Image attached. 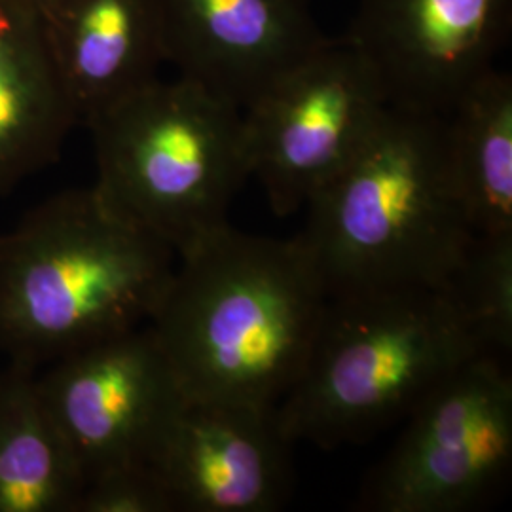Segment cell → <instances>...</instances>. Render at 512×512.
I'll return each instance as SVG.
<instances>
[{
    "label": "cell",
    "instance_id": "cell-12",
    "mask_svg": "<svg viewBox=\"0 0 512 512\" xmlns=\"http://www.w3.org/2000/svg\"><path fill=\"white\" fill-rule=\"evenodd\" d=\"M50 46L82 124L160 78L162 0H44Z\"/></svg>",
    "mask_w": 512,
    "mask_h": 512
},
{
    "label": "cell",
    "instance_id": "cell-1",
    "mask_svg": "<svg viewBox=\"0 0 512 512\" xmlns=\"http://www.w3.org/2000/svg\"><path fill=\"white\" fill-rule=\"evenodd\" d=\"M327 298L300 239L226 224L177 256L148 325L184 397L277 406L304 368Z\"/></svg>",
    "mask_w": 512,
    "mask_h": 512
},
{
    "label": "cell",
    "instance_id": "cell-3",
    "mask_svg": "<svg viewBox=\"0 0 512 512\" xmlns=\"http://www.w3.org/2000/svg\"><path fill=\"white\" fill-rule=\"evenodd\" d=\"M175 266L93 186L59 192L0 236V351L38 368L148 325Z\"/></svg>",
    "mask_w": 512,
    "mask_h": 512
},
{
    "label": "cell",
    "instance_id": "cell-2",
    "mask_svg": "<svg viewBox=\"0 0 512 512\" xmlns=\"http://www.w3.org/2000/svg\"><path fill=\"white\" fill-rule=\"evenodd\" d=\"M306 207L298 239L329 296L444 291L476 236L450 179L444 116L391 105Z\"/></svg>",
    "mask_w": 512,
    "mask_h": 512
},
{
    "label": "cell",
    "instance_id": "cell-5",
    "mask_svg": "<svg viewBox=\"0 0 512 512\" xmlns=\"http://www.w3.org/2000/svg\"><path fill=\"white\" fill-rule=\"evenodd\" d=\"M88 128L97 194L177 256L228 224L251 177L243 110L184 76L154 80Z\"/></svg>",
    "mask_w": 512,
    "mask_h": 512
},
{
    "label": "cell",
    "instance_id": "cell-16",
    "mask_svg": "<svg viewBox=\"0 0 512 512\" xmlns=\"http://www.w3.org/2000/svg\"><path fill=\"white\" fill-rule=\"evenodd\" d=\"M444 293L478 348L505 357L512 349V234L475 236Z\"/></svg>",
    "mask_w": 512,
    "mask_h": 512
},
{
    "label": "cell",
    "instance_id": "cell-18",
    "mask_svg": "<svg viewBox=\"0 0 512 512\" xmlns=\"http://www.w3.org/2000/svg\"><path fill=\"white\" fill-rule=\"evenodd\" d=\"M35 2H37L38 8H40V6H42V4H44V0H35Z\"/></svg>",
    "mask_w": 512,
    "mask_h": 512
},
{
    "label": "cell",
    "instance_id": "cell-10",
    "mask_svg": "<svg viewBox=\"0 0 512 512\" xmlns=\"http://www.w3.org/2000/svg\"><path fill=\"white\" fill-rule=\"evenodd\" d=\"M275 408L184 397L150 461L173 512H272L285 503L294 444Z\"/></svg>",
    "mask_w": 512,
    "mask_h": 512
},
{
    "label": "cell",
    "instance_id": "cell-13",
    "mask_svg": "<svg viewBox=\"0 0 512 512\" xmlns=\"http://www.w3.org/2000/svg\"><path fill=\"white\" fill-rule=\"evenodd\" d=\"M80 124L35 0H0V194L57 162Z\"/></svg>",
    "mask_w": 512,
    "mask_h": 512
},
{
    "label": "cell",
    "instance_id": "cell-17",
    "mask_svg": "<svg viewBox=\"0 0 512 512\" xmlns=\"http://www.w3.org/2000/svg\"><path fill=\"white\" fill-rule=\"evenodd\" d=\"M76 512H173L152 465H135L86 482Z\"/></svg>",
    "mask_w": 512,
    "mask_h": 512
},
{
    "label": "cell",
    "instance_id": "cell-11",
    "mask_svg": "<svg viewBox=\"0 0 512 512\" xmlns=\"http://www.w3.org/2000/svg\"><path fill=\"white\" fill-rule=\"evenodd\" d=\"M162 8L167 63L241 110L329 38L310 0H162Z\"/></svg>",
    "mask_w": 512,
    "mask_h": 512
},
{
    "label": "cell",
    "instance_id": "cell-9",
    "mask_svg": "<svg viewBox=\"0 0 512 512\" xmlns=\"http://www.w3.org/2000/svg\"><path fill=\"white\" fill-rule=\"evenodd\" d=\"M511 27L512 0H359L346 38L387 105L446 116L494 69Z\"/></svg>",
    "mask_w": 512,
    "mask_h": 512
},
{
    "label": "cell",
    "instance_id": "cell-8",
    "mask_svg": "<svg viewBox=\"0 0 512 512\" xmlns=\"http://www.w3.org/2000/svg\"><path fill=\"white\" fill-rule=\"evenodd\" d=\"M38 385L84 482L150 465L183 389L150 325L55 359ZM86 486V484H84Z\"/></svg>",
    "mask_w": 512,
    "mask_h": 512
},
{
    "label": "cell",
    "instance_id": "cell-7",
    "mask_svg": "<svg viewBox=\"0 0 512 512\" xmlns=\"http://www.w3.org/2000/svg\"><path fill=\"white\" fill-rule=\"evenodd\" d=\"M387 107L348 38H327L243 109L251 177L275 215L300 211L348 162Z\"/></svg>",
    "mask_w": 512,
    "mask_h": 512
},
{
    "label": "cell",
    "instance_id": "cell-15",
    "mask_svg": "<svg viewBox=\"0 0 512 512\" xmlns=\"http://www.w3.org/2000/svg\"><path fill=\"white\" fill-rule=\"evenodd\" d=\"M454 192L476 236L512 234V78L492 69L444 116Z\"/></svg>",
    "mask_w": 512,
    "mask_h": 512
},
{
    "label": "cell",
    "instance_id": "cell-14",
    "mask_svg": "<svg viewBox=\"0 0 512 512\" xmlns=\"http://www.w3.org/2000/svg\"><path fill=\"white\" fill-rule=\"evenodd\" d=\"M84 484L37 368L8 361L0 372V512H76Z\"/></svg>",
    "mask_w": 512,
    "mask_h": 512
},
{
    "label": "cell",
    "instance_id": "cell-6",
    "mask_svg": "<svg viewBox=\"0 0 512 512\" xmlns=\"http://www.w3.org/2000/svg\"><path fill=\"white\" fill-rule=\"evenodd\" d=\"M403 435L366 476L368 512L473 511L505 484L512 463V378L503 357L480 353L435 385Z\"/></svg>",
    "mask_w": 512,
    "mask_h": 512
},
{
    "label": "cell",
    "instance_id": "cell-4",
    "mask_svg": "<svg viewBox=\"0 0 512 512\" xmlns=\"http://www.w3.org/2000/svg\"><path fill=\"white\" fill-rule=\"evenodd\" d=\"M484 353L440 289L330 294L310 355L277 420L291 444L363 442Z\"/></svg>",
    "mask_w": 512,
    "mask_h": 512
}]
</instances>
